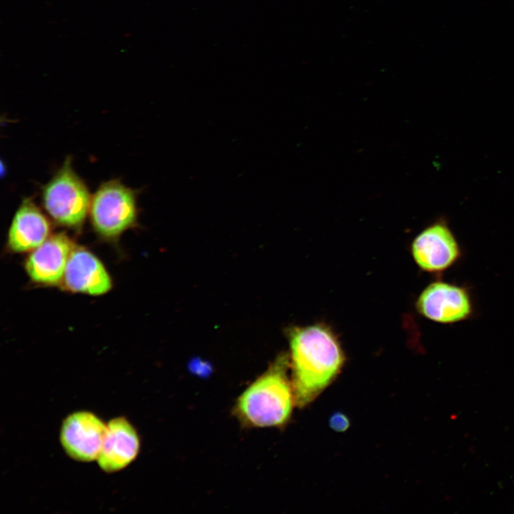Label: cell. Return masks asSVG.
I'll return each mask as SVG.
<instances>
[{
	"instance_id": "6da1fadb",
	"label": "cell",
	"mask_w": 514,
	"mask_h": 514,
	"mask_svg": "<svg viewBox=\"0 0 514 514\" xmlns=\"http://www.w3.org/2000/svg\"><path fill=\"white\" fill-rule=\"evenodd\" d=\"M290 344L296 405L303 408L334 381L345 358L336 337L325 326L296 329Z\"/></svg>"
},
{
	"instance_id": "7a4b0ae2",
	"label": "cell",
	"mask_w": 514,
	"mask_h": 514,
	"mask_svg": "<svg viewBox=\"0 0 514 514\" xmlns=\"http://www.w3.org/2000/svg\"><path fill=\"white\" fill-rule=\"evenodd\" d=\"M286 366V361H279L241 393L235 413L243 423L266 428L281 426L288 421L296 401Z\"/></svg>"
},
{
	"instance_id": "3957f363",
	"label": "cell",
	"mask_w": 514,
	"mask_h": 514,
	"mask_svg": "<svg viewBox=\"0 0 514 514\" xmlns=\"http://www.w3.org/2000/svg\"><path fill=\"white\" fill-rule=\"evenodd\" d=\"M41 198L44 210L60 226L79 228L89 213L91 196L69 156L42 187Z\"/></svg>"
},
{
	"instance_id": "277c9868",
	"label": "cell",
	"mask_w": 514,
	"mask_h": 514,
	"mask_svg": "<svg viewBox=\"0 0 514 514\" xmlns=\"http://www.w3.org/2000/svg\"><path fill=\"white\" fill-rule=\"evenodd\" d=\"M137 195L119 179L102 183L91 196L89 213L96 232L114 238L133 227L138 216Z\"/></svg>"
},
{
	"instance_id": "5b68a950",
	"label": "cell",
	"mask_w": 514,
	"mask_h": 514,
	"mask_svg": "<svg viewBox=\"0 0 514 514\" xmlns=\"http://www.w3.org/2000/svg\"><path fill=\"white\" fill-rule=\"evenodd\" d=\"M420 314L440 324L453 325L474 317L473 293L467 286L441 280L428 285L416 301Z\"/></svg>"
},
{
	"instance_id": "8992f818",
	"label": "cell",
	"mask_w": 514,
	"mask_h": 514,
	"mask_svg": "<svg viewBox=\"0 0 514 514\" xmlns=\"http://www.w3.org/2000/svg\"><path fill=\"white\" fill-rule=\"evenodd\" d=\"M411 251L417 265L423 271L440 273L457 265L463 258V248L443 219L423 229L414 239Z\"/></svg>"
},
{
	"instance_id": "52a82bcc",
	"label": "cell",
	"mask_w": 514,
	"mask_h": 514,
	"mask_svg": "<svg viewBox=\"0 0 514 514\" xmlns=\"http://www.w3.org/2000/svg\"><path fill=\"white\" fill-rule=\"evenodd\" d=\"M106 425L92 412L70 413L61 424L60 442L66 453L79 462L97 460L104 441Z\"/></svg>"
},
{
	"instance_id": "ba28073f",
	"label": "cell",
	"mask_w": 514,
	"mask_h": 514,
	"mask_svg": "<svg viewBox=\"0 0 514 514\" xmlns=\"http://www.w3.org/2000/svg\"><path fill=\"white\" fill-rule=\"evenodd\" d=\"M74 248L73 242L65 233L50 236L32 250L26 258L25 269L27 274L33 281L40 284L60 283Z\"/></svg>"
},
{
	"instance_id": "9c48e42d",
	"label": "cell",
	"mask_w": 514,
	"mask_h": 514,
	"mask_svg": "<svg viewBox=\"0 0 514 514\" xmlns=\"http://www.w3.org/2000/svg\"><path fill=\"white\" fill-rule=\"evenodd\" d=\"M140 445L139 435L132 423L126 417L114 418L106 425L98 465L108 473L119 471L136 458Z\"/></svg>"
},
{
	"instance_id": "30bf717a",
	"label": "cell",
	"mask_w": 514,
	"mask_h": 514,
	"mask_svg": "<svg viewBox=\"0 0 514 514\" xmlns=\"http://www.w3.org/2000/svg\"><path fill=\"white\" fill-rule=\"evenodd\" d=\"M62 282L70 291L91 296L103 295L112 286L111 277L104 264L83 248L73 249Z\"/></svg>"
},
{
	"instance_id": "8fae6325",
	"label": "cell",
	"mask_w": 514,
	"mask_h": 514,
	"mask_svg": "<svg viewBox=\"0 0 514 514\" xmlns=\"http://www.w3.org/2000/svg\"><path fill=\"white\" fill-rule=\"evenodd\" d=\"M48 218L29 198L23 199L11 221L7 237L10 250L16 253L31 251L50 236Z\"/></svg>"
},
{
	"instance_id": "7c38bea8",
	"label": "cell",
	"mask_w": 514,
	"mask_h": 514,
	"mask_svg": "<svg viewBox=\"0 0 514 514\" xmlns=\"http://www.w3.org/2000/svg\"><path fill=\"white\" fill-rule=\"evenodd\" d=\"M330 424L332 428L337 431H343L346 430L349 425L348 419L341 413H336L330 420Z\"/></svg>"
}]
</instances>
